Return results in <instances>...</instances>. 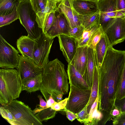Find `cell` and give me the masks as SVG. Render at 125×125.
Returning <instances> with one entry per match:
<instances>
[{
    "instance_id": "8992f818",
    "label": "cell",
    "mask_w": 125,
    "mask_h": 125,
    "mask_svg": "<svg viewBox=\"0 0 125 125\" xmlns=\"http://www.w3.org/2000/svg\"><path fill=\"white\" fill-rule=\"evenodd\" d=\"M91 89H82L70 85V90L66 108L76 114L87 106Z\"/></svg>"
},
{
    "instance_id": "52a82bcc",
    "label": "cell",
    "mask_w": 125,
    "mask_h": 125,
    "mask_svg": "<svg viewBox=\"0 0 125 125\" xmlns=\"http://www.w3.org/2000/svg\"><path fill=\"white\" fill-rule=\"evenodd\" d=\"M18 51L0 35V67L2 69L17 67L20 60Z\"/></svg>"
},
{
    "instance_id": "44dd1931",
    "label": "cell",
    "mask_w": 125,
    "mask_h": 125,
    "mask_svg": "<svg viewBox=\"0 0 125 125\" xmlns=\"http://www.w3.org/2000/svg\"><path fill=\"white\" fill-rule=\"evenodd\" d=\"M42 81V73L22 80V91L31 93L40 90Z\"/></svg>"
},
{
    "instance_id": "d6986e66",
    "label": "cell",
    "mask_w": 125,
    "mask_h": 125,
    "mask_svg": "<svg viewBox=\"0 0 125 125\" xmlns=\"http://www.w3.org/2000/svg\"><path fill=\"white\" fill-rule=\"evenodd\" d=\"M96 64L94 51L89 47L88 48L87 62L83 77L91 88Z\"/></svg>"
},
{
    "instance_id": "f546056e",
    "label": "cell",
    "mask_w": 125,
    "mask_h": 125,
    "mask_svg": "<svg viewBox=\"0 0 125 125\" xmlns=\"http://www.w3.org/2000/svg\"><path fill=\"white\" fill-rule=\"evenodd\" d=\"M104 31L102 27L100 25L97 30L94 33L87 44L88 46L95 51L96 46L99 42Z\"/></svg>"
},
{
    "instance_id": "4316f807",
    "label": "cell",
    "mask_w": 125,
    "mask_h": 125,
    "mask_svg": "<svg viewBox=\"0 0 125 125\" xmlns=\"http://www.w3.org/2000/svg\"><path fill=\"white\" fill-rule=\"evenodd\" d=\"M100 25H96L91 28L85 29L82 35L76 39L77 47L85 46L91 38L94 33L98 29Z\"/></svg>"
},
{
    "instance_id": "4fadbf2b",
    "label": "cell",
    "mask_w": 125,
    "mask_h": 125,
    "mask_svg": "<svg viewBox=\"0 0 125 125\" xmlns=\"http://www.w3.org/2000/svg\"><path fill=\"white\" fill-rule=\"evenodd\" d=\"M61 50L66 60L70 63L73 59L77 47L76 39L68 35L58 36Z\"/></svg>"
},
{
    "instance_id": "3957f363",
    "label": "cell",
    "mask_w": 125,
    "mask_h": 125,
    "mask_svg": "<svg viewBox=\"0 0 125 125\" xmlns=\"http://www.w3.org/2000/svg\"><path fill=\"white\" fill-rule=\"evenodd\" d=\"M1 116L12 125H42L31 109L22 102L14 100L10 104L1 107Z\"/></svg>"
},
{
    "instance_id": "8fae6325",
    "label": "cell",
    "mask_w": 125,
    "mask_h": 125,
    "mask_svg": "<svg viewBox=\"0 0 125 125\" xmlns=\"http://www.w3.org/2000/svg\"><path fill=\"white\" fill-rule=\"evenodd\" d=\"M16 69L22 80L35 77L42 74L43 71V69L36 65L33 60L20 55Z\"/></svg>"
},
{
    "instance_id": "484cf974",
    "label": "cell",
    "mask_w": 125,
    "mask_h": 125,
    "mask_svg": "<svg viewBox=\"0 0 125 125\" xmlns=\"http://www.w3.org/2000/svg\"><path fill=\"white\" fill-rule=\"evenodd\" d=\"M100 12L98 10L96 12L84 16L82 15L83 25L85 29L100 25Z\"/></svg>"
},
{
    "instance_id": "6da1fadb",
    "label": "cell",
    "mask_w": 125,
    "mask_h": 125,
    "mask_svg": "<svg viewBox=\"0 0 125 125\" xmlns=\"http://www.w3.org/2000/svg\"><path fill=\"white\" fill-rule=\"evenodd\" d=\"M125 65V51L108 47L101 67L98 69V109L103 115L102 120L111 119L110 113L115 107V102Z\"/></svg>"
},
{
    "instance_id": "ba28073f",
    "label": "cell",
    "mask_w": 125,
    "mask_h": 125,
    "mask_svg": "<svg viewBox=\"0 0 125 125\" xmlns=\"http://www.w3.org/2000/svg\"><path fill=\"white\" fill-rule=\"evenodd\" d=\"M53 39L42 32L36 41L37 45L34 53L33 60L36 65L42 69L49 62V54Z\"/></svg>"
},
{
    "instance_id": "60d3db41",
    "label": "cell",
    "mask_w": 125,
    "mask_h": 125,
    "mask_svg": "<svg viewBox=\"0 0 125 125\" xmlns=\"http://www.w3.org/2000/svg\"><path fill=\"white\" fill-rule=\"evenodd\" d=\"M38 97L40 101L39 107L41 108H43L46 106L47 103L43 99L42 97L40 95H39Z\"/></svg>"
},
{
    "instance_id": "7c38bea8",
    "label": "cell",
    "mask_w": 125,
    "mask_h": 125,
    "mask_svg": "<svg viewBox=\"0 0 125 125\" xmlns=\"http://www.w3.org/2000/svg\"><path fill=\"white\" fill-rule=\"evenodd\" d=\"M70 27L63 14L57 8L55 12L53 23L45 34L54 38L62 34L69 35Z\"/></svg>"
},
{
    "instance_id": "8d00e7d4",
    "label": "cell",
    "mask_w": 125,
    "mask_h": 125,
    "mask_svg": "<svg viewBox=\"0 0 125 125\" xmlns=\"http://www.w3.org/2000/svg\"><path fill=\"white\" fill-rule=\"evenodd\" d=\"M113 125H125V113L122 112L112 120Z\"/></svg>"
},
{
    "instance_id": "b9f144b4",
    "label": "cell",
    "mask_w": 125,
    "mask_h": 125,
    "mask_svg": "<svg viewBox=\"0 0 125 125\" xmlns=\"http://www.w3.org/2000/svg\"><path fill=\"white\" fill-rule=\"evenodd\" d=\"M55 101L52 97V96L51 95L48 100L46 101L47 107L48 108L51 107L52 105L55 102Z\"/></svg>"
},
{
    "instance_id": "7a4b0ae2",
    "label": "cell",
    "mask_w": 125,
    "mask_h": 125,
    "mask_svg": "<svg viewBox=\"0 0 125 125\" xmlns=\"http://www.w3.org/2000/svg\"><path fill=\"white\" fill-rule=\"evenodd\" d=\"M43 69L40 90L46 102L51 95L56 101L58 96L67 94L69 90L68 77L64 65L56 58L49 62Z\"/></svg>"
},
{
    "instance_id": "ee69618b",
    "label": "cell",
    "mask_w": 125,
    "mask_h": 125,
    "mask_svg": "<svg viewBox=\"0 0 125 125\" xmlns=\"http://www.w3.org/2000/svg\"><path fill=\"white\" fill-rule=\"evenodd\" d=\"M90 0V1H98L99 0Z\"/></svg>"
},
{
    "instance_id": "7bdbcfd3",
    "label": "cell",
    "mask_w": 125,
    "mask_h": 125,
    "mask_svg": "<svg viewBox=\"0 0 125 125\" xmlns=\"http://www.w3.org/2000/svg\"><path fill=\"white\" fill-rule=\"evenodd\" d=\"M56 0V1L57 2H59L60 1H61L62 0Z\"/></svg>"
},
{
    "instance_id": "603a6c76",
    "label": "cell",
    "mask_w": 125,
    "mask_h": 125,
    "mask_svg": "<svg viewBox=\"0 0 125 125\" xmlns=\"http://www.w3.org/2000/svg\"><path fill=\"white\" fill-rule=\"evenodd\" d=\"M99 72L96 66L95 68L92 86L89 100L87 105V111L89 113L91 107L96 100L98 94Z\"/></svg>"
},
{
    "instance_id": "bcb514c9",
    "label": "cell",
    "mask_w": 125,
    "mask_h": 125,
    "mask_svg": "<svg viewBox=\"0 0 125 125\" xmlns=\"http://www.w3.org/2000/svg\"></svg>"
},
{
    "instance_id": "f35d334b",
    "label": "cell",
    "mask_w": 125,
    "mask_h": 125,
    "mask_svg": "<svg viewBox=\"0 0 125 125\" xmlns=\"http://www.w3.org/2000/svg\"><path fill=\"white\" fill-rule=\"evenodd\" d=\"M117 12L121 13L125 16V0H117Z\"/></svg>"
},
{
    "instance_id": "2e32d148",
    "label": "cell",
    "mask_w": 125,
    "mask_h": 125,
    "mask_svg": "<svg viewBox=\"0 0 125 125\" xmlns=\"http://www.w3.org/2000/svg\"><path fill=\"white\" fill-rule=\"evenodd\" d=\"M88 47L87 45L77 47L70 63L73 65L83 76L84 74L87 62Z\"/></svg>"
},
{
    "instance_id": "9a60e30c",
    "label": "cell",
    "mask_w": 125,
    "mask_h": 125,
    "mask_svg": "<svg viewBox=\"0 0 125 125\" xmlns=\"http://www.w3.org/2000/svg\"><path fill=\"white\" fill-rule=\"evenodd\" d=\"M98 1L72 0L73 9L79 14L84 16L93 14L99 10Z\"/></svg>"
},
{
    "instance_id": "9c48e42d",
    "label": "cell",
    "mask_w": 125,
    "mask_h": 125,
    "mask_svg": "<svg viewBox=\"0 0 125 125\" xmlns=\"http://www.w3.org/2000/svg\"><path fill=\"white\" fill-rule=\"evenodd\" d=\"M104 31L112 45L125 39V18H115L109 23Z\"/></svg>"
},
{
    "instance_id": "f6af8a7d",
    "label": "cell",
    "mask_w": 125,
    "mask_h": 125,
    "mask_svg": "<svg viewBox=\"0 0 125 125\" xmlns=\"http://www.w3.org/2000/svg\"><path fill=\"white\" fill-rule=\"evenodd\" d=\"M21 1H25V0H20Z\"/></svg>"
},
{
    "instance_id": "277c9868",
    "label": "cell",
    "mask_w": 125,
    "mask_h": 125,
    "mask_svg": "<svg viewBox=\"0 0 125 125\" xmlns=\"http://www.w3.org/2000/svg\"><path fill=\"white\" fill-rule=\"evenodd\" d=\"M22 80L17 70H0V103L3 106L18 98L22 91Z\"/></svg>"
},
{
    "instance_id": "5bb4252c",
    "label": "cell",
    "mask_w": 125,
    "mask_h": 125,
    "mask_svg": "<svg viewBox=\"0 0 125 125\" xmlns=\"http://www.w3.org/2000/svg\"><path fill=\"white\" fill-rule=\"evenodd\" d=\"M18 50L21 55L27 56L33 60L34 52L37 48V41L28 35H22L17 40Z\"/></svg>"
},
{
    "instance_id": "f1b7e54d",
    "label": "cell",
    "mask_w": 125,
    "mask_h": 125,
    "mask_svg": "<svg viewBox=\"0 0 125 125\" xmlns=\"http://www.w3.org/2000/svg\"><path fill=\"white\" fill-rule=\"evenodd\" d=\"M17 8H16L11 13L5 15H0V27L10 24L19 19Z\"/></svg>"
},
{
    "instance_id": "83f0119b",
    "label": "cell",
    "mask_w": 125,
    "mask_h": 125,
    "mask_svg": "<svg viewBox=\"0 0 125 125\" xmlns=\"http://www.w3.org/2000/svg\"><path fill=\"white\" fill-rule=\"evenodd\" d=\"M97 105L93 111L91 115L83 124L85 125H98L103 118V115L98 109Z\"/></svg>"
},
{
    "instance_id": "30bf717a",
    "label": "cell",
    "mask_w": 125,
    "mask_h": 125,
    "mask_svg": "<svg viewBox=\"0 0 125 125\" xmlns=\"http://www.w3.org/2000/svg\"><path fill=\"white\" fill-rule=\"evenodd\" d=\"M117 0H100L98 1L100 12V25L105 29L109 23L116 18Z\"/></svg>"
},
{
    "instance_id": "4dcf8cb0",
    "label": "cell",
    "mask_w": 125,
    "mask_h": 125,
    "mask_svg": "<svg viewBox=\"0 0 125 125\" xmlns=\"http://www.w3.org/2000/svg\"><path fill=\"white\" fill-rule=\"evenodd\" d=\"M125 97V65L123 72L116 99H120Z\"/></svg>"
},
{
    "instance_id": "cb8c5ba5",
    "label": "cell",
    "mask_w": 125,
    "mask_h": 125,
    "mask_svg": "<svg viewBox=\"0 0 125 125\" xmlns=\"http://www.w3.org/2000/svg\"><path fill=\"white\" fill-rule=\"evenodd\" d=\"M57 111L52 109L51 107H46L41 108L36 107L33 112L38 119L42 122L46 121L55 117Z\"/></svg>"
},
{
    "instance_id": "74e56055",
    "label": "cell",
    "mask_w": 125,
    "mask_h": 125,
    "mask_svg": "<svg viewBox=\"0 0 125 125\" xmlns=\"http://www.w3.org/2000/svg\"><path fill=\"white\" fill-rule=\"evenodd\" d=\"M115 105L122 112L125 113V97L120 99H115Z\"/></svg>"
},
{
    "instance_id": "e0dca14e",
    "label": "cell",
    "mask_w": 125,
    "mask_h": 125,
    "mask_svg": "<svg viewBox=\"0 0 125 125\" xmlns=\"http://www.w3.org/2000/svg\"><path fill=\"white\" fill-rule=\"evenodd\" d=\"M111 45L104 31L94 51L96 64L98 69L101 67L108 48Z\"/></svg>"
},
{
    "instance_id": "5b68a950",
    "label": "cell",
    "mask_w": 125,
    "mask_h": 125,
    "mask_svg": "<svg viewBox=\"0 0 125 125\" xmlns=\"http://www.w3.org/2000/svg\"><path fill=\"white\" fill-rule=\"evenodd\" d=\"M17 10L19 19L26 30L28 36L36 41L43 31L37 21L36 13L32 8L30 0L21 1Z\"/></svg>"
},
{
    "instance_id": "ab89813d",
    "label": "cell",
    "mask_w": 125,
    "mask_h": 125,
    "mask_svg": "<svg viewBox=\"0 0 125 125\" xmlns=\"http://www.w3.org/2000/svg\"><path fill=\"white\" fill-rule=\"evenodd\" d=\"M64 111L65 112L67 118L70 121H73L77 118V116L75 114L65 108Z\"/></svg>"
},
{
    "instance_id": "e575fe53",
    "label": "cell",
    "mask_w": 125,
    "mask_h": 125,
    "mask_svg": "<svg viewBox=\"0 0 125 125\" xmlns=\"http://www.w3.org/2000/svg\"><path fill=\"white\" fill-rule=\"evenodd\" d=\"M75 114L77 117V120L81 123H83L89 118V114L87 112V106Z\"/></svg>"
},
{
    "instance_id": "d6a6232c",
    "label": "cell",
    "mask_w": 125,
    "mask_h": 125,
    "mask_svg": "<svg viewBox=\"0 0 125 125\" xmlns=\"http://www.w3.org/2000/svg\"><path fill=\"white\" fill-rule=\"evenodd\" d=\"M84 29L83 24L73 28H70L69 35L76 39H78L82 35Z\"/></svg>"
},
{
    "instance_id": "d590c367",
    "label": "cell",
    "mask_w": 125,
    "mask_h": 125,
    "mask_svg": "<svg viewBox=\"0 0 125 125\" xmlns=\"http://www.w3.org/2000/svg\"><path fill=\"white\" fill-rule=\"evenodd\" d=\"M68 99V98H66L58 102L55 101L51 106V108L56 111L64 110L66 108Z\"/></svg>"
},
{
    "instance_id": "d4e9b609",
    "label": "cell",
    "mask_w": 125,
    "mask_h": 125,
    "mask_svg": "<svg viewBox=\"0 0 125 125\" xmlns=\"http://www.w3.org/2000/svg\"><path fill=\"white\" fill-rule=\"evenodd\" d=\"M20 0H0V15H5L17 8Z\"/></svg>"
},
{
    "instance_id": "836d02e7",
    "label": "cell",
    "mask_w": 125,
    "mask_h": 125,
    "mask_svg": "<svg viewBox=\"0 0 125 125\" xmlns=\"http://www.w3.org/2000/svg\"><path fill=\"white\" fill-rule=\"evenodd\" d=\"M55 11L49 14L44 24L42 30L43 32L45 34L51 27L53 23Z\"/></svg>"
},
{
    "instance_id": "ac0fdd59",
    "label": "cell",
    "mask_w": 125,
    "mask_h": 125,
    "mask_svg": "<svg viewBox=\"0 0 125 125\" xmlns=\"http://www.w3.org/2000/svg\"><path fill=\"white\" fill-rule=\"evenodd\" d=\"M67 72L70 85L82 89H91L83 76L70 63L68 64Z\"/></svg>"
},
{
    "instance_id": "ffe728a7",
    "label": "cell",
    "mask_w": 125,
    "mask_h": 125,
    "mask_svg": "<svg viewBox=\"0 0 125 125\" xmlns=\"http://www.w3.org/2000/svg\"><path fill=\"white\" fill-rule=\"evenodd\" d=\"M57 8L65 16L70 27H75L74 16L76 11L73 8L72 0H62Z\"/></svg>"
},
{
    "instance_id": "1f68e13d",
    "label": "cell",
    "mask_w": 125,
    "mask_h": 125,
    "mask_svg": "<svg viewBox=\"0 0 125 125\" xmlns=\"http://www.w3.org/2000/svg\"><path fill=\"white\" fill-rule=\"evenodd\" d=\"M30 1L32 8L36 13L46 7L48 0H31Z\"/></svg>"
},
{
    "instance_id": "7402d4cb",
    "label": "cell",
    "mask_w": 125,
    "mask_h": 125,
    "mask_svg": "<svg viewBox=\"0 0 125 125\" xmlns=\"http://www.w3.org/2000/svg\"><path fill=\"white\" fill-rule=\"evenodd\" d=\"M57 2L55 0H48L46 7L36 13L37 21L39 26L42 29L49 14L56 10Z\"/></svg>"
}]
</instances>
